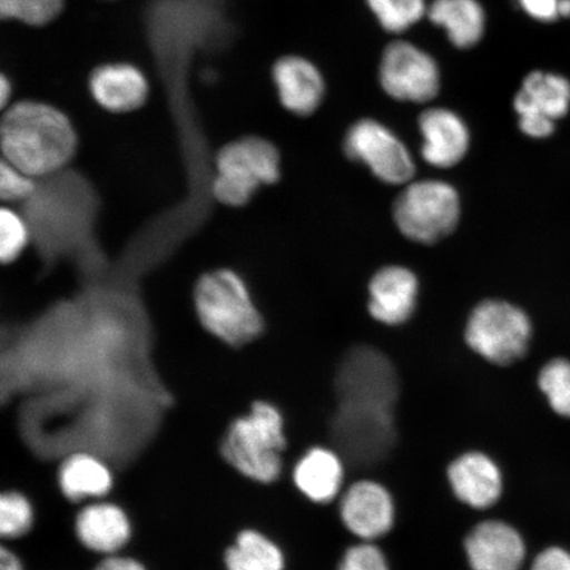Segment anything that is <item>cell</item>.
Segmentation results:
<instances>
[{
	"label": "cell",
	"mask_w": 570,
	"mask_h": 570,
	"mask_svg": "<svg viewBox=\"0 0 570 570\" xmlns=\"http://www.w3.org/2000/svg\"><path fill=\"white\" fill-rule=\"evenodd\" d=\"M531 570H570V553L562 548H548L533 560Z\"/></svg>",
	"instance_id": "1f68e13d"
},
{
	"label": "cell",
	"mask_w": 570,
	"mask_h": 570,
	"mask_svg": "<svg viewBox=\"0 0 570 570\" xmlns=\"http://www.w3.org/2000/svg\"><path fill=\"white\" fill-rule=\"evenodd\" d=\"M95 570H147L140 561L128 556L122 554H110L98 562Z\"/></svg>",
	"instance_id": "d6a6232c"
},
{
	"label": "cell",
	"mask_w": 570,
	"mask_h": 570,
	"mask_svg": "<svg viewBox=\"0 0 570 570\" xmlns=\"http://www.w3.org/2000/svg\"><path fill=\"white\" fill-rule=\"evenodd\" d=\"M36 178L3 160L0 166V197L4 203H19L33 196Z\"/></svg>",
	"instance_id": "f1b7e54d"
},
{
	"label": "cell",
	"mask_w": 570,
	"mask_h": 570,
	"mask_svg": "<svg viewBox=\"0 0 570 570\" xmlns=\"http://www.w3.org/2000/svg\"><path fill=\"white\" fill-rule=\"evenodd\" d=\"M287 449L282 411L263 401L255 402L247 415L234 420L220 443V453L234 469L262 483L281 479Z\"/></svg>",
	"instance_id": "3957f363"
},
{
	"label": "cell",
	"mask_w": 570,
	"mask_h": 570,
	"mask_svg": "<svg viewBox=\"0 0 570 570\" xmlns=\"http://www.w3.org/2000/svg\"><path fill=\"white\" fill-rule=\"evenodd\" d=\"M332 438L344 458L358 466L375 465L395 444L394 407L372 402H338Z\"/></svg>",
	"instance_id": "5b68a950"
},
{
	"label": "cell",
	"mask_w": 570,
	"mask_h": 570,
	"mask_svg": "<svg viewBox=\"0 0 570 570\" xmlns=\"http://www.w3.org/2000/svg\"><path fill=\"white\" fill-rule=\"evenodd\" d=\"M227 570H285L287 560L282 547L256 530L238 533L225 552Z\"/></svg>",
	"instance_id": "603a6c76"
},
{
	"label": "cell",
	"mask_w": 570,
	"mask_h": 570,
	"mask_svg": "<svg viewBox=\"0 0 570 570\" xmlns=\"http://www.w3.org/2000/svg\"><path fill=\"white\" fill-rule=\"evenodd\" d=\"M344 149L347 158L365 164L383 183L402 185L415 175L407 147L374 119H361L348 128Z\"/></svg>",
	"instance_id": "9c48e42d"
},
{
	"label": "cell",
	"mask_w": 570,
	"mask_h": 570,
	"mask_svg": "<svg viewBox=\"0 0 570 570\" xmlns=\"http://www.w3.org/2000/svg\"><path fill=\"white\" fill-rule=\"evenodd\" d=\"M12 97V83L9 77L4 73L0 75V105L2 109H7L10 106Z\"/></svg>",
	"instance_id": "e575fe53"
},
{
	"label": "cell",
	"mask_w": 570,
	"mask_h": 570,
	"mask_svg": "<svg viewBox=\"0 0 570 570\" xmlns=\"http://www.w3.org/2000/svg\"><path fill=\"white\" fill-rule=\"evenodd\" d=\"M194 301L199 326L220 344L244 348L265 334V318L233 269H214L199 277Z\"/></svg>",
	"instance_id": "7a4b0ae2"
},
{
	"label": "cell",
	"mask_w": 570,
	"mask_h": 570,
	"mask_svg": "<svg viewBox=\"0 0 570 570\" xmlns=\"http://www.w3.org/2000/svg\"><path fill=\"white\" fill-rule=\"evenodd\" d=\"M368 292L370 315L384 325H401L416 308L419 282L409 268L389 266L377 271Z\"/></svg>",
	"instance_id": "e0dca14e"
},
{
	"label": "cell",
	"mask_w": 570,
	"mask_h": 570,
	"mask_svg": "<svg viewBox=\"0 0 570 570\" xmlns=\"http://www.w3.org/2000/svg\"><path fill=\"white\" fill-rule=\"evenodd\" d=\"M448 481L455 498L474 510H488L503 491L501 470L488 454L468 452L448 468Z\"/></svg>",
	"instance_id": "2e32d148"
},
{
	"label": "cell",
	"mask_w": 570,
	"mask_h": 570,
	"mask_svg": "<svg viewBox=\"0 0 570 570\" xmlns=\"http://www.w3.org/2000/svg\"><path fill=\"white\" fill-rule=\"evenodd\" d=\"M35 523L33 505L20 491L0 493V541L24 537Z\"/></svg>",
	"instance_id": "d4e9b609"
},
{
	"label": "cell",
	"mask_w": 570,
	"mask_h": 570,
	"mask_svg": "<svg viewBox=\"0 0 570 570\" xmlns=\"http://www.w3.org/2000/svg\"><path fill=\"white\" fill-rule=\"evenodd\" d=\"M570 107V82L566 77L532 71L524 78L514 99L519 126L527 137L548 138L554 120L566 117Z\"/></svg>",
	"instance_id": "8fae6325"
},
{
	"label": "cell",
	"mask_w": 570,
	"mask_h": 570,
	"mask_svg": "<svg viewBox=\"0 0 570 570\" xmlns=\"http://www.w3.org/2000/svg\"><path fill=\"white\" fill-rule=\"evenodd\" d=\"M532 326L518 306L488 301L476 305L466 324L465 340L472 351L498 366L523 358Z\"/></svg>",
	"instance_id": "52a82bcc"
},
{
	"label": "cell",
	"mask_w": 570,
	"mask_h": 570,
	"mask_svg": "<svg viewBox=\"0 0 570 570\" xmlns=\"http://www.w3.org/2000/svg\"><path fill=\"white\" fill-rule=\"evenodd\" d=\"M89 91L95 102L112 114L137 111L149 96L142 71L130 62H107L91 71Z\"/></svg>",
	"instance_id": "5bb4252c"
},
{
	"label": "cell",
	"mask_w": 570,
	"mask_h": 570,
	"mask_svg": "<svg viewBox=\"0 0 570 570\" xmlns=\"http://www.w3.org/2000/svg\"><path fill=\"white\" fill-rule=\"evenodd\" d=\"M213 196L230 208H242L263 185L281 180V154L274 142L245 137L227 142L216 158Z\"/></svg>",
	"instance_id": "277c9868"
},
{
	"label": "cell",
	"mask_w": 570,
	"mask_h": 570,
	"mask_svg": "<svg viewBox=\"0 0 570 570\" xmlns=\"http://www.w3.org/2000/svg\"><path fill=\"white\" fill-rule=\"evenodd\" d=\"M0 570H24L18 556L2 544H0Z\"/></svg>",
	"instance_id": "836d02e7"
},
{
	"label": "cell",
	"mask_w": 570,
	"mask_h": 570,
	"mask_svg": "<svg viewBox=\"0 0 570 570\" xmlns=\"http://www.w3.org/2000/svg\"><path fill=\"white\" fill-rule=\"evenodd\" d=\"M518 2L527 16L534 20L551 23V21H554L560 17V0H518Z\"/></svg>",
	"instance_id": "4dcf8cb0"
},
{
	"label": "cell",
	"mask_w": 570,
	"mask_h": 570,
	"mask_svg": "<svg viewBox=\"0 0 570 570\" xmlns=\"http://www.w3.org/2000/svg\"><path fill=\"white\" fill-rule=\"evenodd\" d=\"M380 81L396 101L425 104L436 98L441 76L436 60L411 41L396 40L384 49Z\"/></svg>",
	"instance_id": "ba28073f"
},
{
	"label": "cell",
	"mask_w": 570,
	"mask_h": 570,
	"mask_svg": "<svg viewBox=\"0 0 570 570\" xmlns=\"http://www.w3.org/2000/svg\"><path fill=\"white\" fill-rule=\"evenodd\" d=\"M76 532L88 550L117 554L131 537V523L120 505L106 501L85 503L77 512Z\"/></svg>",
	"instance_id": "d6986e66"
},
{
	"label": "cell",
	"mask_w": 570,
	"mask_h": 570,
	"mask_svg": "<svg viewBox=\"0 0 570 570\" xmlns=\"http://www.w3.org/2000/svg\"><path fill=\"white\" fill-rule=\"evenodd\" d=\"M67 0H0V17L41 28L53 23L66 10Z\"/></svg>",
	"instance_id": "484cf974"
},
{
	"label": "cell",
	"mask_w": 570,
	"mask_h": 570,
	"mask_svg": "<svg viewBox=\"0 0 570 570\" xmlns=\"http://www.w3.org/2000/svg\"><path fill=\"white\" fill-rule=\"evenodd\" d=\"M292 481L306 501L326 504L336 499L344 483V462L331 449L313 446L292 468Z\"/></svg>",
	"instance_id": "ffe728a7"
},
{
	"label": "cell",
	"mask_w": 570,
	"mask_h": 570,
	"mask_svg": "<svg viewBox=\"0 0 570 570\" xmlns=\"http://www.w3.org/2000/svg\"><path fill=\"white\" fill-rule=\"evenodd\" d=\"M338 402H373L394 407L399 382L394 366L376 348H353L341 362L336 377Z\"/></svg>",
	"instance_id": "30bf717a"
},
{
	"label": "cell",
	"mask_w": 570,
	"mask_h": 570,
	"mask_svg": "<svg viewBox=\"0 0 570 570\" xmlns=\"http://www.w3.org/2000/svg\"><path fill=\"white\" fill-rule=\"evenodd\" d=\"M419 127L424 139L423 158L431 166L451 168L465 158L470 134L459 114L433 107L420 116Z\"/></svg>",
	"instance_id": "ac0fdd59"
},
{
	"label": "cell",
	"mask_w": 570,
	"mask_h": 570,
	"mask_svg": "<svg viewBox=\"0 0 570 570\" xmlns=\"http://www.w3.org/2000/svg\"><path fill=\"white\" fill-rule=\"evenodd\" d=\"M59 483L63 495L71 503L104 501L114 484L109 463L97 454L78 451L67 455L59 463Z\"/></svg>",
	"instance_id": "44dd1931"
},
{
	"label": "cell",
	"mask_w": 570,
	"mask_h": 570,
	"mask_svg": "<svg viewBox=\"0 0 570 570\" xmlns=\"http://www.w3.org/2000/svg\"><path fill=\"white\" fill-rule=\"evenodd\" d=\"M426 18L443 28L449 41L459 49L479 46L487 32V11L480 0H433Z\"/></svg>",
	"instance_id": "7402d4cb"
},
{
	"label": "cell",
	"mask_w": 570,
	"mask_h": 570,
	"mask_svg": "<svg viewBox=\"0 0 570 570\" xmlns=\"http://www.w3.org/2000/svg\"><path fill=\"white\" fill-rule=\"evenodd\" d=\"M4 110L0 124L3 160L36 178L57 173L75 158L77 132L67 114L32 99Z\"/></svg>",
	"instance_id": "6da1fadb"
},
{
	"label": "cell",
	"mask_w": 570,
	"mask_h": 570,
	"mask_svg": "<svg viewBox=\"0 0 570 570\" xmlns=\"http://www.w3.org/2000/svg\"><path fill=\"white\" fill-rule=\"evenodd\" d=\"M337 570H391L386 556L373 541H362L347 548Z\"/></svg>",
	"instance_id": "f546056e"
},
{
	"label": "cell",
	"mask_w": 570,
	"mask_h": 570,
	"mask_svg": "<svg viewBox=\"0 0 570 570\" xmlns=\"http://www.w3.org/2000/svg\"><path fill=\"white\" fill-rule=\"evenodd\" d=\"M342 523L362 541L387 534L395 522V503L383 484L363 480L352 484L341 499Z\"/></svg>",
	"instance_id": "7c38bea8"
},
{
	"label": "cell",
	"mask_w": 570,
	"mask_h": 570,
	"mask_svg": "<svg viewBox=\"0 0 570 570\" xmlns=\"http://www.w3.org/2000/svg\"><path fill=\"white\" fill-rule=\"evenodd\" d=\"M463 547L472 570H520L524 564V540L514 527L502 520L476 524Z\"/></svg>",
	"instance_id": "4fadbf2b"
},
{
	"label": "cell",
	"mask_w": 570,
	"mask_h": 570,
	"mask_svg": "<svg viewBox=\"0 0 570 570\" xmlns=\"http://www.w3.org/2000/svg\"><path fill=\"white\" fill-rule=\"evenodd\" d=\"M273 80L285 110L298 117L315 112L325 96V81L320 69L305 57L288 55L276 60Z\"/></svg>",
	"instance_id": "9a60e30c"
},
{
	"label": "cell",
	"mask_w": 570,
	"mask_h": 570,
	"mask_svg": "<svg viewBox=\"0 0 570 570\" xmlns=\"http://www.w3.org/2000/svg\"><path fill=\"white\" fill-rule=\"evenodd\" d=\"M461 214L460 197L452 185L424 180L409 185L394 204L399 230L417 244L432 245L451 234Z\"/></svg>",
	"instance_id": "8992f818"
},
{
	"label": "cell",
	"mask_w": 570,
	"mask_h": 570,
	"mask_svg": "<svg viewBox=\"0 0 570 570\" xmlns=\"http://www.w3.org/2000/svg\"><path fill=\"white\" fill-rule=\"evenodd\" d=\"M539 387L552 410L570 419V362L558 358L547 363L539 375Z\"/></svg>",
	"instance_id": "4316f807"
},
{
	"label": "cell",
	"mask_w": 570,
	"mask_h": 570,
	"mask_svg": "<svg viewBox=\"0 0 570 570\" xmlns=\"http://www.w3.org/2000/svg\"><path fill=\"white\" fill-rule=\"evenodd\" d=\"M559 16L561 18H570V0H560Z\"/></svg>",
	"instance_id": "d590c367"
},
{
	"label": "cell",
	"mask_w": 570,
	"mask_h": 570,
	"mask_svg": "<svg viewBox=\"0 0 570 570\" xmlns=\"http://www.w3.org/2000/svg\"><path fill=\"white\" fill-rule=\"evenodd\" d=\"M377 23L389 33H404L426 17V0H366Z\"/></svg>",
	"instance_id": "cb8c5ba5"
},
{
	"label": "cell",
	"mask_w": 570,
	"mask_h": 570,
	"mask_svg": "<svg viewBox=\"0 0 570 570\" xmlns=\"http://www.w3.org/2000/svg\"><path fill=\"white\" fill-rule=\"evenodd\" d=\"M30 242L24 219L12 209L0 212V258L4 265L16 262Z\"/></svg>",
	"instance_id": "83f0119b"
}]
</instances>
